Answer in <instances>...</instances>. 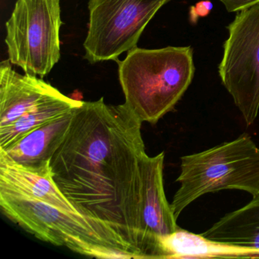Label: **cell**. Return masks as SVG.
<instances>
[{
	"label": "cell",
	"mask_w": 259,
	"mask_h": 259,
	"mask_svg": "<svg viewBox=\"0 0 259 259\" xmlns=\"http://www.w3.org/2000/svg\"><path fill=\"white\" fill-rule=\"evenodd\" d=\"M142 124L125 104L84 101L51 160L54 182L77 211L138 259L145 242Z\"/></svg>",
	"instance_id": "obj_1"
},
{
	"label": "cell",
	"mask_w": 259,
	"mask_h": 259,
	"mask_svg": "<svg viewBox=\"0 0 259 259\" xmlns=\"http://www.w3.org/2000/svg\"><path fill=\"white\" fill-rule=\"evenodd\" d=\"M119 65V80L127 107L148 123L172 111L192 83L195 68L191 47L128 51Z\"/></svg>",
	"instance_id": "obj_2"
},
{
	"label": "cell",
	"mask_w": 259,
	"mask_h": 259,
	"mask_svg": "<svg viewBox=\"0 0 259 259\" xmlns=\"http://www.w3.org/2000/svg\"><path fill=\"white\" fill-rule=\"evenodd\" d=\"M180 186L172 198L176 219L202 195L224 189L259 192V148L248 135L181 157Z\"/></svg>",
	"instance_id": "obj_3"
},
{
	"label": "cell",
	"mask_w": 259,
	"mask_h": 259,
	"mask_svg": "<svg viewBox=\"0 0 259 259\" xmlns=\"http://www.w3.org/2000/svg\"><path fill=\"white\" fill-rule=\"evenodd\" d=\"M3 213L37 239L98 258H131L107 242L84 217L70 214L31 197L0 189Z\"/></svg>",
	"instance_id": "obj_4"
},
{
	"label": "cell",
	"mask_w": 259,
	"mask_h": 259,
	"mask_svg": "<svg viewBox=\"0 0 259 259\" xmlns=\"http://www.w3.org/2000/svg\"><path fill=\"white\" fill-rule=\"evenodd\" d=\"M60 0H17L6 23L9 60L44 78L61 57Z\"/></svg>",
	"instance_id": "obj_5"
},
{
	"label": "cell",
	"mask_w": 259,
	"mask_h": 259,
	"mask_svg": "<svg viewBox=\"0 0 259 259\" xmlns=\"http://www.w3.org/2000/svg\"><path fill=\"white\" fill-rule=\"evenodd\" d=\"M170 0H89L84 42L90 63L114 60L137 47L150 21Z\"/></svg>",
	"instance_id": "obj_6"
},
{
	"label": "cell",
	"mask_w": 259,
	"mask_h": 259,
	"mask_svg": "<svg viewBox=\"0 0 259 259\" xmlns=\"http://www.w3.org/2000/svg\"><path fill=\"white\" fill-rule=\"evenodd\" d=\"M218 72L247 125L259 111V4L236 13L227 27Z\"/></svg>",
	"instance_id": "obj_7"
},
{
	"label": "cell",
	"mask_w": 259,
	"mask_h": 259,
	"mask_svg": "<svg viewBox=\"0 0 259 259\" xmlns=\"http://www.w3.org/2000/svg\"><path fill=\"white\" fill-rule=\"evenodd\" d=\"M164 152L144 160L143 258H163L160 240L180 228L163 187Z\"/></svg>",
	"instance_id": "obj_8"
},
{
	"label": "cell",
	"mask_w": 259,
	"mask_h": 259,
	"mask_svg": "<svg viewBox=\"0 0 259 259\" xmlns=\"http://www.w3.org/2000/svg\"><path fill=\"white\" fill-rule=\"evenodd\" d=\"M0 189L31 197L66 213L82 216L56 184L51 163L29 167L16 163L0 150Z\"/></svg>",
	"instance_id": "obj_9"
},
{
	"label": "cell",
	"mask_w": 259,
	"mask_h": 259,
	"mask_svg": "<svg viewBox=\"0 0 259 259\" xmlns=\"http://www.w3.org/2000/svg\"><path fill=\"white\" fill-rule=\"evenodd\" d=\"M60 92L35 75H21L10 60L0 64V128L17 120Z\"/></svg>",
	"instance_id": "obj_10"
},
{
	"label": "cell",
	"mask_w": 259,
	"mask_h": 259,
	"mask_svg": "<svg viewBox=\"0 0 259 259\" xmlns=\"http://www.w3.org/2000/svg\"><path fill=\"white\" fill-rule=\"evenodd\" d=\"M75 110L33 130L8 149L0 150L16 163L29 167L51 163L69 131Z\"/></svg>",
	"instance_id": "obj_11"
},
{
	"label": "cell",
	"mask_w": 259,
	"mask_h": 259,
	"mask_svg": "<svg viewBox=\"0 0 259 259\" xmlns=\"http://www.w3.org/2000/svg\"><path fill=\"white\" fill-rule=\"evenodd\" d=\"M160 243L163 258L259 257V250L210 240L201 234H195L181 228L161 238Z\"/></svg>",
	"instance_id": "obj_12"
},
{
	"label": "cell",
	"mask_w": 259,
	"mask_h": 259,
	"mask_svg": "<svg viewBox=\"0 0 259 259\" xmlns=\"http://www.w3.org/2000/svg\"><path fill=\"white\" fill-rule=\"evenodd\" d=\"M201 234L210 240L259 250V192L244 207L224 215Z\"/></svg>",
	"instance_id": "obj_13"
},
{
	"label": "cell",
	"mask_w": 259,
	"mask_h": 259,
	"mask_svg": "<svg viewBox=\"0 0 259 259\" xmlns=\"http://www.w3.org/2000/svg\"><path fill=\"white\" fill-rule=\"evenodd\" d=\"M83 102L59 92L13 123L0 128V149H8L28 133L81 107Z\"/></svg>",
	"instance_id": "obj_14"
},
{
	"label": "cell",
	"mask_w": 259,
	"mask_h": 259,
	"mask_svg": "<svg viewBox=\"0 0 259 259\" xmlns=\"http://www.w3.org/2000/svg\"><path fill=\"white\" fill-rule=\"evenodd\" d=\"M213 9V4L210 0H202L197 3L195 6H192L189 9V21L191 23H197L198 19L206 17Z\"/></svg>",
	"instance_id": "obj_15"
},
{
	"label": "cell",
	"mask_w": 259,
	"mask_h": 259,
	"mask_svg": "<svg viewBox=\"0 0 259 259\" xmlns=\"http://www.w3.org/2000/svg\"><path fill=\"white\" fill-rule=\"evenodd\" d=\"M228 13H238L259 4V0H219Z\"/></svg>",
	"instance_id": "obj_16"
}]
</instances>
